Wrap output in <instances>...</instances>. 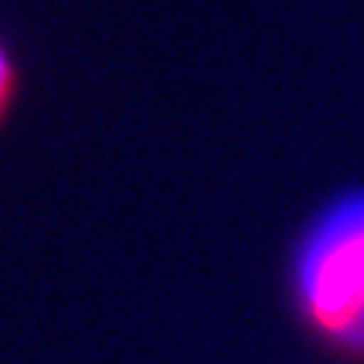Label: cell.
<instances>
[{"label": "cell", "mask_w": 364, "mask_h": 364, "mask_svg": "<svg viewBox=\"0 0 364 364\" xmlns=\"http://www.w3.org/2000/svg\"><path fill=\"white\" fill-rule=\"evenodd\" d=\"M284 294L316 348L339 364H364V186L339 192L304 224Z\"/></svg>", "instance_id": "6da1fadb"}, {"label": "cell", "mask_w": 364, "mask_h": 364, "mask_svg": "<svg viewBox=\"0 0 364 364\" xmlns=\"http://www.w3.org/2000/svg\"><path fill=\"white\" fill-rule=\"evenodd\" d=\"M13 93H16V70H13V64H10V55H6L4 45H0V122L6 119Z\"/></svg>", "instance_id": "7a4b0ae2"}]
</instances>
